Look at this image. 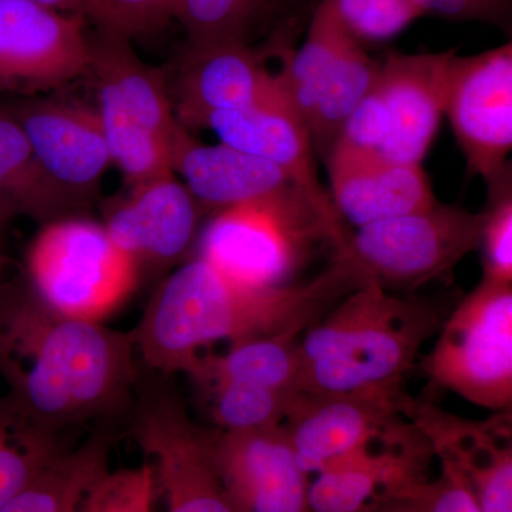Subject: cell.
Returning a JSON list of instances; mask_svg holds the SVG:
<instances>
[{
	"label": "cell",
	"mask_w": 512,
	"mask_h": 512,
	"mask_svg": "<svg viewBox=\"0 0 512 512\" xmlns=\"http://www.w3.org/2000/svg\"><path fill=\"white\" fill-rule=\"evenodd\" d=\"M134 332L67 318L25 275L0 281V379L5 396L46 433L128 412L140 369Z\"/></svg>",
	"instance_id": "1"
},
{
	"label": "cell",
	"mask_w": 512,
	"mask_h": 512,
	"mask_svg": "<svg viewBox=\"0 0 512 512\" xmlns=\"http://www.w3.org/2000/svg\"><path fill=\"white\" fill-rule=\"evenodd\" d=\"M359 286L352 266L340 256L311 281L276 288L237 284L195 256L151 296L133 330L136 352L148 370L190 375L205 346L221 340L234 346L268 336H302Z\"/></svg>",
	"instance_id": "2"
},
{
	"label": "cell",
	"mask_w": 512,
	"mask_h": 512,
	"mask_svg": "<svg viewBox=\"0 0 512 512\" xmlns=\"http://www.w3.org/2000/svg\"><path fill=\"white\" fill-rule=\"evenodd\" d=\"M439 303L366 284L343 296L299 339L306 394H399L424 343L439 332Z\"/></svg>",
	"instance_id": "3"
},
{
	"label": "cell",
	"mask_w": 512,
	"mask_h": 512,
	"mask_svg": "<svg viewBox=\"0 0 512 512\" xmlns=\"http://www.w3.org/2000/svg\"><path fill=\"white\" fill-rule=\"evenodd\" d=\"M350 231L335 211L301 188L220 210L198 241V258L237 284L276 288L292 278L319 244L338 252Z\"/></svg>",
	"instance_id": "4"
},
{
	"label": "cell",
	"mask_w": 512,
	"mask_h": 512,
	"mask_svg": "<svg viewBox=\"0 0 512 512\" xmlns=\"http://www.w3.org/2000/svg\"><path fill=\"white\" fill-rule=\"evenodd\" d=\"M25 278L53 311L89 322L116 311L140 284L104 225L74 215L42 225L26 251Z\"/></svg>",
	"instance_id": "5"
},
{
	"label": "cell",
	"mask_w": 512,
	"mask_h": 512,
	"mask_svg": "<svg viewBox=\"0 0 512 512\" xmlns=\"http://www.w3.org/2000/svg\"><path fill=\"white\" fill-rule=\"evenodd\" d=\"M483 214L436 202L350 232L336 255L360 284L386 291L419 288L440 278L480 247Z\"/></svg>",
	"instance_id": "6"
},
{
	"label": "cell",
	"mask_w": 512,
	"mask_h": 512,
	"mask_svg": "<svg viewBox=\"0 0 512 512\" xmlns=\"http://www.w3.org/2000/svg\"><path fill=\"white\" fill-rule=\"evenodd\" d=\"M128 421L131 436L151 458L165 512H235L215 467L211 433L191 419L170 376L140 372Z\"/></svg>",
	"instance_id": "7"
},
{
	"label": "cell",
	"mask_w": 512,
	"mask_h": 512,
	"mask_svg": "<svg viewBox=\"0 0 512 512\" xmlns=\"http://www.w3.org/2000/svg\"><path fill=\"white\" fill-rule=\"evenodd\" d=\"M431 382L477 406L510 410L512 282L481 279L444 319L424 360Z\"/></svg>",
	"instance_id": "8"
},
{
	"label": "cell",
	"mask_w": 512,
	"mask_h": 512,
	"mask_svg": "<svg viewBox=\"0 0 512 512\" xmlns=\"http://www.w3.org/2000/svg\"><path fill=\"white\" fill-rule=\"evenodd\" d=\"M444 117L450 121L467 173L493 183L510 171L512 45L451 57Z\"/></svg>",
	"instance_id": "9"
},
{
	"label": "cell",
	"mask_w": 512,
	"mask_h": 512,
	"mask_svg": "<svg viewBox=\"0 0 512 512\" xmlns=\"http://www.w3.org/2000/svg\"><path fill=\"white\" fill-rule=\"evenodd\" d=\"M399 394H306L284 429L306 474L392 439L412 426Z\"/></svg>",
	"instance_id": "10"
},
{
	"label": "cell",
	"mask_w": 512,
	"mask_h": 512,
	"mask_svg": "<svg viewBox=\"0 0 512 512\" xmlns=\"http://www.w3.org/2000/svg\"><path fill=\"white\" fill-rule=\"evenodd\" d=\"M87 25L83 13L0 0V86L50 89L87 74Z\"/></svg>",
	"instance_id": "11"
},
{
	"label": "cell",
	"mask_w": 512,
	"mask_h": 512,
	"mask_svg": "<svg viewBox=\"0 0 512 512\" xmlns=\"http://www.w3.org/2000/svg\"><path fill=\"white\" fill-rule=\"evenodd\" d=\"M202 211L183 181L170 171L111 202L103 225L111 241L133 259L141 279L170 271L187 258Z\"/></svg>",
	"instance_id": "12"
},
{
	"label": "cell",
	"mask_w": 512,
	"mask_h": 512,
	"mask_svg": "<svg viewBox=\"0 0 512 512\" xmlns=\"http://www.w3.org/2000/svg\"><path fill=\"white\" fill-rule=\"evenodd\" d=\"M429 441L412 426L392 439L380 441L335 461L309 480L311 512H365L394 498L416 497L429 483L433 457Z\"/></svg>",
	"instance_id": "13"
},
{
	"label": "cell",
	"mask_w": 512,
	"mask_h": 512,
	"mask_svg": "<svg viewBox=\"0 0 512 512\" xmlns=\"http://www.w3.org/2000/svg\"><path fill=\"white\" fill-rule=\"evenodd\" d=\"M218 476L235 512H311L309 474L281 427L211 434Z\"/></svg>",
	"instance_id": "14"
},
{
	"label": "cell",
	"mask_w": 512,
	"mask_h": 512,
	"mask_svg": "<svg viewBox=\"0 0 512 512\" xmlns=\"http://www.w3.org/2000/svg\"><path fill=\"white\" fill-rule=\"evenodd\" d=\"M8 107L47 178L83 205L111 164L99 111L56 99L23 100Z\"/></svg>",
	"instance_id": "15"
},
{
	"label": "cell",
	"mask_w": 512,
	"mask_h": 512,
	"mask_svg": "<svg viewBox=\"0 0 512 512\" xmlns=\"http://www.w3.org/2000/svg\"><path fill=\"white\" fill-rule=\"evenodd\" d=\"M268 53L245 42L188 47L173 104L178 121L201 128L212 114L247 109L281 93L284 82L266 67Z\"/></svg>",
	"instance_id": "16"
},
{
	"label": "cell",
	"mask_w": 512,
	"mask_h": 512,
	"mask_svg": "<svg viewBox=\"0 0 512 512\" xmlns=\"http://www.w3.org/2000/svg\"><path fill=\"white\" fill-rule=\"evenodd\" d=\"M454 53L393 52L379 63L375 89L389 123L382 156L400 163H423L444 119L448 67Z\"/></svg>",
	"instance_id": "17"
},
{
	"label": "cell",
	"mask_w": 512,
	"mask_h": 512,
	"mask_svg": "<svg viewBox=\"0 0 512 512\" xmlns=\"http://www.w3.org/2000/svg\"><path fill=\"white\" fill-rule=\"evenodd\" d=\"M330 200L340 220L360 228L436 204L421 164L335 146L326 157Z\"/></svg>",
	"instance_id": "18"
},
{
	"label": "cell",
	"mask_w": 512,
	"mask_h": 512,
	"mask_svg": "<svg viewBox=\"0 0 512 512\" xmlns=\"http://www.w3.org/2000/svg\"><path fill=\"white\" fill-rule=\"evenodd\" d=\"M99 90V116L146 128L174 148L184 130L175 116L163 73L144 63L127 37L89 32V67Z\"/></svg>",
	"instance_id": "19"
},
{
	"label": "cell",
	"mask_w": 512,
	"mask_h": 512,
	"mask_svg": "<svg viewBox=\"0 0 512 512\" xmlns=\"http://www.w3.org/2000/svg\"><path fill=\"white\" fill-rule=\"evenodd\" d=\"M201 128L214 131L220 143L278 165L296 187L323 208L336 211L319 181L309 128L285 87L271 99L247 109L212 114Z\"/></svg>",
	"instance_id": "20"
},
{
	"label": "cell",
	"mask_w": 512,
	"mask_h": 512,
	"mask_svg": "<svg viewBox=\"0 0 512 512\" xmlns=\"http://www.w3.org/2000/svg\"><path fill=\"white\" fill-rule=\"evenodd\" d=\"M173 171L204 210H227L296 187L278 165L224 143L207 144L181 131Z\"/></svg>",
	"instance_id": "21"
},
{
	"label": "cell",
	"mask_w": 512,
	"mask_h": 512,
	"mask_svg": "<svg viewBox=\"0 0 512 512\" xmlns=\"http://www.w3.org/2000/svg\"><path fill=\"white\" fill-rule=\"evenodd\" d=\"M113 431L101 426L73 450L60 448L0 512H77L84 494L109 470Z\"/></svg>",
	"instance_id": "22"
},
{
	"label": "cell",
	"mask_w": 512,
	"mask_h": 512,
	"mask_svg": "<svg viewBox=\"0 0 512 512\" xmlns=\"http://www.w3.org/2000/svg\"><path fill=\"white\" fill-rule=\"evenodd\" d=\"M377 70L379 63L367 55L365 46L346 30L320 73L315 109L309 123L313 147L323 156H329L343 124L372 89Z\"/></svg>",
	"instance_id": "23"
},
{
	"label": "cell",
	"mask_w": 512,
	"mask_h": 512,
	"mask_svg": "<svg viewBox=\"0 0 512 512\" xmlns=\"http://www.w3.org/2000/svg\"><path fill=\"white\" fill-rule=\"evenodd\" d=\"M301 336L276 335L231 346L225 355L200 356L190 376L198 386L242 383L278 392L301 393Z\"/></svg>",
	"instance_id": "24"
},
{
	"label": "cell",
	"mask_w": 512,
	"mask_h": 512,
	"mask_svg": "<svg viewBox=\"0 0 512 512\" xmlns=\"http://www.w3.org/2000/svg\"><path fill=\"white\" fill-rule=\"evenodd\" d=\"M0 197L42 225L70 217L79 205L47 178L19 121L0 104Z\"/></svg>",
	"instance_id": "25"
},
{
	"label": "cell",
	"mask_w": 512,
	"mask_h": 512,
	"mask_svg": "<svg viewBox=\"0 0 512 512\" xmlns=\"http://www.w3.org/2000/svg\"><path fill=\"white\" fill-rule=\"evenodd\" d=\"M60 448L59 439L33 426L5 394L0 397V511Z\"/></svg>",
	"instance_id": "26"
},
{
	"label": "cell",
	"mask_w": 512,
	"mask_h": 512,
	"mask_svg": "<svg viewBox=\"0 0 512 512\" xmlns=\"http://www.w3.org/2000/svg\"><path fill=\"white\" fill-rule=\"evenodd\" d=\"M202 389L210 397L212 420L221 431L284 426L302 394L242 383L210 384Z\"/></svg>",
	"instance_id": "27"
},
{
	"label": "cell",
	"mask_w": 512,
	"mask_h": 512,
	"mask_svg": "<svg viewBox=\"0 0 512 512\" xmlns=\"http://www.w3.org/2000/svg\"><path fill=\"white\" fill-rule=\"evenodd\" d=\"M276 0H183L178 22L188 47L221 42H245Z\"/></svg>",
	"instance_id": "28"
},
{
	"label": "cell",
	"mask_w": 512,
	"mask_h": 512,
	"mask_svg": "<svg viewBox=\"0 0 512 512\" xmlns=\"http://www.w3.org/2000/svg\"><path fill=\"white\" fill-rule=\"evenodd\" d=\"M181 6L183 0H86L82 13L97 30L131 40L163 29Z\"/></svg>",
	"instance_id": "29"
},
{
	"label": "cell",
	"mask_w": 512,
	"mask_h": 512,
	"mask_svg": "<svg viewBox=\"0 0 512 512\" xmlns=\"http://www.w3.org/2000/svg\"><path fill=\"white\" fill-rule=\"evenodd\" d=\"M357 42H386L423 18L412 0H326Z\"/></svg>",
	"instance_id": "30"
},
{
	"label": "cell",
	"mask_w": 512,
	"mask_h": 512,
	"mask_svg": "<svg viewBox=\"0 0 512 512\" xmlns=\"http://www.w3.org/2000/svg\"><path fill=\"white\" fill-rule=\"evenodd\" d=\"M156 480L150 463L107 470L84 494L77 512H153Z\"/></svg>",
	"instance_id": "31"
},
{
	"label": "cell",
	"mask_w": 512,
	"mask_h": 512,
	"mask_svg": "<svg viewBox=\"0 0 512 512\" xmlns=\"http://www.w3.org/2000/svg\"><path fill=\"white\" fill-rule=\"evenodd\" d=\"M483 214L480 247L484 278L512 282L511 170L488 184V205Z\"/></svg>",
	"instance_id": "32"
},
{
	"label": "cell",
	"mask_w": 512,
	"mask_h": 512,
	"mask_svg": "<svg viewBox=\"0 0 512 512\" xmlns=\"http://www.w3.org/2000/svg\"><path fill=\"white\" fill-rule=\"evenodd\" d=\"M387 133H389V123H387L386 110L373 83L365 99L360 101L359 106L343 124L335 146L362 151V153L382 154Z\"/></svg>",
	"instance_id": "33"
},
{
	"label": "cell",
	"mask_w": 512,
	"mask_h": 512,
	"mask_svg": "<svg viewBox=\"0 0 512 512\" xmlns=\"http://www.w3.org/2000/svg\"><path fill=\"white\" fill-rule=\"evenodd\" d=\"M421 16L450 22H480L507 30L511 26V0H412Z\"/></svg>",
	"instance_id": "34"
},
{
	"label": "cell",
	"mask_w": 512,
	"mask_h": 512,
	"mask_svg": "<svg viewBox=\"0 0 512 512\" xmlns=\"http://www.w3.org/2000/svg\"><path fill=\"white\" fill-rule=\"evenodd\" d=\"M424 512H483L463 476L440 461V474L424 487Z\"/></svg>",
	"instance_id": "35"
},
{
	"label": "cell",
	"mask_w": 512,
	"mask_h": 512,
	"mask_svg": "<svg viewBox=\"0 0 512 512\" xmlns=\"http://www.w3.org/2000/svg\"><path fill=\"white\" fill-rule=\"evenodd\" d=\"M423 494V493H421ZM394 498V500L384 501L370 508L365 512H424L423 497Z\"/></svg>",
	"instance_id": "36"
},
{
	"label": "cell",
	"mask_w": 512,
	"mask_h": 512,
	"mask_svg": "<svg viewBox=\"0 0 512 512\" xmlns=\"http://www.w3.org/2000/svg\"><path fill=\"white\" fill-rule=\"evenodd\" d=\"M18 215L15 205L8 198L0 197V268H2L3 245H5L10 222Z\"/></svg>",
	"instance_id": "37"
},
{
	"label": "cell",
	"mask_w": 512,
	"mask_h": 512,
	"mask_svg": "<svg viewBox=\"0 0 512 512\" xmlns=\"http://www.w3.org/2000/svg\"><path fill=\"white\" fill-rule=\"evenodd\" d=\"M63 13H82L86 0H25Z\"/></svg>",
	"instance_id": "38"
}]
</instances>
